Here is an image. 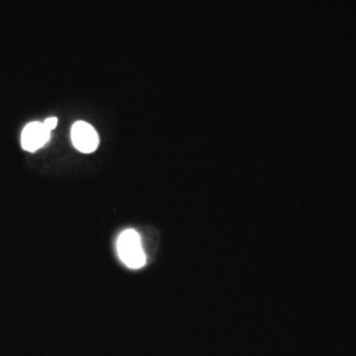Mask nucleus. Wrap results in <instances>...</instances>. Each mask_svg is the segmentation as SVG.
Returning <instances> with one entry per match:
<instances>
[{"mask_svg": "<svg viewBox=\"0 0 356 356\" xmlns=\"http://www.w3.org/2000/svg\"><path fill=\"white\" fill-rule=\"evenodd\" d=\"M72 141L79 152H94L99 145L97 131L85 122H76L72 128Z\"/></svg>", "mask_w": 356, "mask_h": 356, "instance_id": "f03ea898", "label": "nucleus"}, {"mask_svg": "<svg viewBox=\"0 0 356 356\" xmlns=\"http://www.w3.org/2000/svg\"><path fill=\"white\" fill-rule=\"evenodd\" d=\"M51 139V131L44 123H29L22 134V145L26 151L35 152Z\"/></svg>", "mask_w": 356, "mask_h": 356, "instance_id": "7ed1b4c3", "label": "nucleus"}, {"mask_svg": "<svg viewBox=\"0 0 356 356\" xmlns=\"http://www.w3.org/2000/svg\"><path fill=\"white\" fill-rule=\"evenodd\" d=\"M57 123H58L57 118H54V116H53V118H48V119L44 122V126L48 128L49 131H51V129H54V128H56Z\"/></svg>", "mask_w": 356, "mask_h": 356, "instance_id": "20e7f679", "label": "nucleus"}, {"mask_svg": "<svg viewBox=\"0 0 356 356\" xmlns=\"http://www.w3.org/2000/svg\"><path fill=\"white\" fill-rule=\"evenodd\" d=\"M118 254L120 260L132 269H139L145 264V254L141 247V239L135 229H127L118 239Z\"/></svg>", "mask_w": 356, "mask_h": 356, "instance_id": "f257e3e1", "label": "nucleus"}]
</instances>
